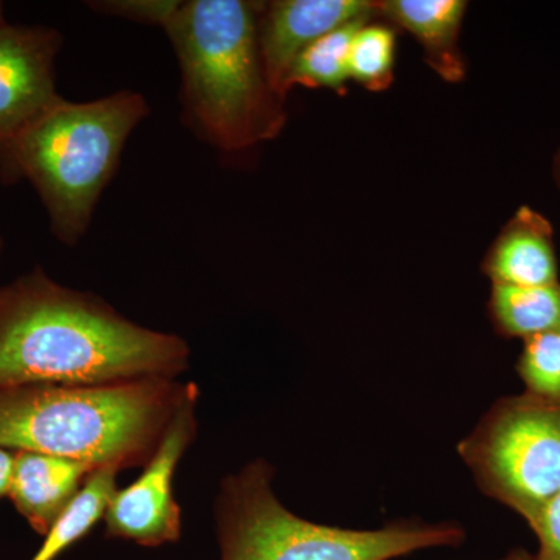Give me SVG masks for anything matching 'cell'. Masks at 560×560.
Instances as JSON below:
<instances>
[{
  "label": "cell",
  "instance_id": "13",
  "mask_svg": "<svg viewBox=\"0 0 560 560\" xmlns=\"http://www.w3.org/2000/svg\"><path fill=\"white\" fill-rule=\"evenodd\" d=\"M489 315L503 337L529 338L560 331V283L515 287L492 283Z\"/></svg>",
  "mask_w": 560,
  "mask_h": 560
},
{
  "label": "cell",
  "instance_id": "11",
  "mask_svg": "<svg viewBox=\"0 0 560 560\" xmlns=\"http://www.w3.org/2000/svg\"><path fill=\"white\" fill-rule=\"evenodd\" d=\"M92 471L77 460L14 452L9 499L31 528L44 537L79 495Z\"/></svg>",
  "mask_w": 560,
  "mask_h": 560
},
{
  "label": "cell",
  "instance_id": "20",
  "mask_svg": "<svg viewBox=\"0 0 560 560\" xmlns=\"http://www.w3.org/2000/svg\"><path fill=\"white\" fill-rule=\"evenodd\" d=\"M13 469L14 452L0 447V499L9 497Z\"/></svg>",
  "mask_w": 560,
  "mask_h": 560
},
{
  "label": "cell",
  "instance_id": "10",
  "mask_svg": "<svg viewBox=\"0 0 560 560\" xmlns=\"http://www.w3.org/2000/svg\"><path fill=\"white\" fill-rule=\"evenodd\" d=\"M482 272L492 283L544 287L559 283L555 231L529 206H522L500 231L482 261Z\"/></svg>",
  "mask_w": 560,
  "mask_h": 560
},
{
  "label": "cell",
  "instance_id": "8",
  "mask_svg": "<svg viewBox=\"0 0 560 560\" xmlns=\"http://www.w3.org/2000/svg\"><path fill=\"white\" fill-rule=\"evenodd\" d=\"M60 31L43 25L0 27V158L40 114L60 101L55 62Z\"/></svg>",
  "mask_w": 560,
  "mask_h": 560
},
{
  "label": "cell",
  "instance_id": "24",
  "mask_svg": "<svg viewBox=\"0 0 560 560\" xmlns=\"http://www.w3.org/2000/svg\"><path fill=\"white\" fill-rule=\"evenodd\" d=\"M2 250H3V238H2V235H0V257H2Z\"/></svg>",
  "mask_w": 560,
  "mask_h": 560
},
{
  "label": "cell",
  "instance_id": "3",
  "mask_svg": "<svg viewBox=\"0 0 560 560\" xmlns=\"http://www.w3.org/2000/svg\"><path fill=\"white\" fill-rule=\"evenodd\" d=\"M194 386L156 378L0 388V447L94 470L145 466Z\"/></svg>",
  "mask_w": 560,
  "mask_h": 560
},
{
  "label": "cell",
  "instance_id": "16",
  "mask_svg": "<svg viewBox=\"0 0 560 560\" xmlns=\"http://www.w3.org/2000/svg\"><path fill=\"white\" fill-rule=\"evenodd\" d=\"M396 43V28L388 22H363L350 43L349 80L368 91L388 90L394 80Z\"/></svg>",
  "mask_w": 560,
  "mask_h": 560
},
{
  "label": "cell",
  "instance_id": "18",
  "mask_svg": "<svg viewBox=\"0 0 560 560\" xmlns=\"http://www.w3.org/2000/svg\"><path fill=\"white\" fill-rule=\"evenodd\" d=\"M180 0H101L88 2L90 9L106 16L120 18L138 24L162 27L171 22L179 9Z\"/></svg>",
  "mask_w": 560,
  "mask_h": 560
},
{
  "label": "cell",
  "instance_id": "5",
  "mask_svg": "<svg viewBox=\"0 0 560 560\" xmlns=\"http://www.w3.org/2000/svg\"><path fill=\"white\" fill-rule=\"evenodd\" d=\"M272 469L254 460L221 485L217 501L220 560H390L427 548L459 547L458 523H389L346 529L305 521L272 490Z\"/></svg>",
  "mask_w": 560,
  "mask_h": 560
},
{
  "label": "cell",
  "instance_id": "17",
  "mask_svg": "<svg viewBox=\"0 0 560 560\" xmlns=\"http://www.w3.org/2000/svg\"><path fill=\"white\" fill-rule=\"evenodd\" d=\"M517 372L526 393L560 401V331L537 335L525 340Z\"/></svg>",
  "mask_w": 560,
  "mask_h": 560
},
{
  "label": "cell",
  "instance_id": "23",
  "mask_svg": "<svg viewBox=\"0 0 560 560\" xmlns=\"http://www.w3.org/2000/svg\"><path fill=\"white\" fill-rule=\"evenodd\" d=\"M7 24V21H5V16H3V3L0 2V27H2V25H5Z\"/></svg>",
  "mask_w": 560,
  "mask_h": 560
},
{
  "label": "cell",
  "instance_id": "19",
  "mask_svg": "<svg viewBox=\"0 0 560 560\" xmlns=\"http://www.w3.org/2000/svg\"><path fill=\"white\" fill-rule=\"evenodd\" d=\"M529 526L539 540V551L534 560H560V493L539 512Z\"/></svg>",
  "mask_w": 560,
  "mask_h": 560
},
{
  "label": "cell",
  "instance_id": "12",
  "mask_svg": "<svg viewBox=\"0 0 560 560\" xmlns=\"http://www.w3.org/2000/svg\"><path fill=\"white\" fill-rule=\"evenodd\" d=\"M464 0H383L375 2L377 18L418 39L427 65L448 83L466 77L459 33L466 16Z\"/></svg>",
  "mask_w": 560,
  "mask_h": 560
},
{
  "label": "cell",
  "instance_id": "15",
  "mask_svg": "<svg viewBox=\"0 0 560 560\" xmlns=\"http://www.w3.org/2000/svg\"><path fill=\"white\" fill-rule=\"evenodd\" d=\"M352 22L315 40L302 51L287 79V91L294 86L326 88L335 92L346 91L349 80V50L353 33L363 22Z\"/></svg>",
  "mask_w": 560,
  "mask_h": 560
},
{
  "label": "cell",
  "instance_id": "14",
  "mask_svg": "<svg viewBox=\"0 0 560 560\" xmlns=\"http://www.w3.org/2000/svg\"><path fill=\"white\" fill-rule=\"evenodd\" d=\"M117 475L113 467L92 471L79 495L44 536L43 545L31 560H57L62 552L86 537L105 517L110 499L117 492Z\"/></svg>",
  "mask_w": 560,
  "mask_h": 560
},
{
  "label": "cell",
  "instance_id": "22",
  "mask_svg": "<svg viewBox=\"0 0 560 560\" xmlns=\"http://www.w3.org/2000/svg\"><path fill=\"white\" fill-rule=\"evenodd\" d=\"M552 178H555L560 189V149L555 154V160H552Z\"/></svg>",
  "mask_w": 560,
  "mask_h": 560
},
{
  "label": "cell",
  "instance_id": "1",
  "mask_svg": "<svg viewBox=\"0 0 560 560\" xmlns=\"http://www.w3.org/2000/svg\"><path fill=\"white\" fill-rule=\"evenodd\" d=\"M189 359L178 335L139 326L40 267L0 287V388L175 381Z\"/></svg>",
  "mask_w": 560,
  "mask_h": 560
},
{
  "label": "cell",
  "instance_id": "2",
  "mask_svg": "<svg viewBox=\"0 0 560 560\" xmlns=\"http://www.w3.org/2000/svg\"><path fill=\"white\" fill-rule=\"evenodd\" d=\"M260 3L180 0L165 25L180 70V105L187 128L223 156L278 138L285 101L265 73L259 46Z\"/></svg>",
  "mask_w": 560,
  "mask_h": 560
},
{
  "label": "cell",
  "instance_id": "9",
  "mask_svg": "<svg viewBox=\"0 0 560 560\" xmlns=\"http://www.w3.org/2000/svg\"><path fill=\"white\" fill-rule=\"evenodd\" d=\"M377 18L368 0H276L260 3L257 31L265 73L287 101V79L302 51L315 40L352 22Z\"/></svg>",
  "mask_w": 560,
  "mask_h": 560
},
{
  "label": "cell",
  "instance_id": "21",
  "mask_svg": "<svg viewBox=\"0 0 560 560\" xmlns=\"http://www.w3.org/2000/svg\"><path fill=\"white\" fill-rule=\"evenodd\" d=\"M499 560H534V556L529 555V552L525 550H514L511 551L510 555L504 556L503 559Z\"/></svg>",
  "mask_w": 560,
  "mask_h": 560
},
{
  "label": "cell",
  "instance_id": "6",
  "mask_svg": "<svg viewBox=\"0 0 560 560\" xmlns=\"http://www.w3.org/2000/svg\"><path fill=\"white\" fill-rule=\"evenodd\" d=\"M458 452L478 488L530 525L560 493V401L503 397Z\"/></svg>",
  "mask_w": 560,
  "mask_h": 560
},
{
  "label": "cell",
  "instance_id": "7",
  "mask_svg": "<svg viewBox=\"0 0 560 560\" xmlns=\"http://www.w3.org/2000/svg\"><path fill=\"white\" fill-rule=\"evenodd\" d=\"M200 390L189 396L173 416L156 451L132 485L117 489L105 512L106 536L158 548L179 540L180 508L175 499V474L197 434Z\"/></svg>",
  "mask_w": 560,
  "mask_h": 560
},
{
  "label": "cell",
  "instance_id": "4",
  "mask_svg": "<svg viewBox=\"0 0 560 560\" xmlns=\"http://www.w3.org/2000/svg\"><path fill=\"white\" fill-rule=\"evenodd\" d=\"M149 114V102L136 91L83 103L61 97L10 143L0 158V179L31 183L55 238L79 245L128 138Z\"/></svg>",
  "mask_w": 560,
  "mask_h": 560
}]
</instances>
